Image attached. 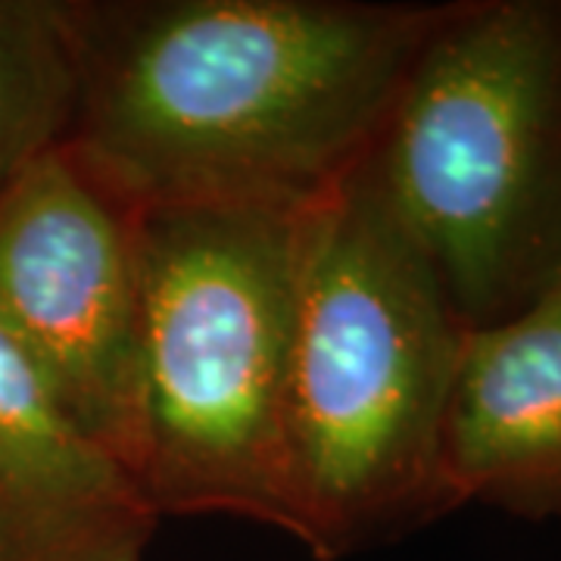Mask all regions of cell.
I'll use <instances>...</instances> for the list:
<instances>
[{"label":"cell","mask_w":561,"mask_h":561,"mask_svg":"<svg viewBox=\"0 0 561 561\" xmlns=\"http://www.w3.org/2000/svg\"><path fill=\"white\" fill-rule=\"evenodd\" d=\"M66 144L140 206L319 201L371 157L443 3L69 0Z\"/></svg>","instance_id":"6da1fadb"},{"label":"cell","mask_w":561,"mask_h":561,"mask_svg":"<svg viewBox=\"0 0 561 561\" xmlns=\"http://www.w3.org/2000/svg\"><path fill=\"white\" fill-rule=\"evenodd\" d=\"M365 162L312 203L302 250L287 461L294 540L316 561L459 508L440 427L465 328Z\"/></svg>","instance_id":"7a4b0ae2"},{"label":"cell","mask_w":561,"mask_h":561,"mask_svg":"<svg viewBox=\"0 0 561 561\" xmlns=\"http://www.w3.org/2000/svg\"><path fill=\"white\" fill-rule=\"evenodd\" d=\"M312 203L140 206L138 478L160 518L297 534L287 397Z\"/></svg>","instance_id":"3957f363"},{"label":"cell","mask_w":561,"mask_h":561,"mask_svg":"<svg viewBox=\"0 0 561 561\" xmlns=\"http://www.w3.org/2000/svg\"><path fill=\"white\" fill-rule=\"evenodd\" d=\"M465 331L561 294V0H449L368 157Z\"/></svg>","instance_id":"277c9868"},{"label":"cell","mask_w":561,"mask_h":561,"mask_svg":"<svg viewBox=\"0 0 561 561\" xmlns=\"http://www.w3.org/2000/svg\"><path fill=\"white\" fill-rule=\"evenodd\" d=\"M0 331L138 471L140 203L66 140L0 197Z\"/></svg>","instance_id":"5b68a950"},{"label":"cell","mask_w":561,"mask_h":561,"mask_svg":"<svg viewBox=\"0 0 561 561\" xmlns=\"http://www.w3.org/2000/svg\"><path fill=\"white\" fill-rule=\"evenodd\" d=\"M160 515L0 331V561H144Z\"/></svg>","instance_id":"8992f818"},{"label":"cell","mask_w":561,"mask_h":561,"mask_svg":"<svg viewBox=\"0 0 561 561\" xmlns=\"http://www.w3.org/2000/svg\"><path fill=\"white\" fill-rule=\"evenodd\" d=\"M456 505L561 522V294L465 331L440 427Z\"/></svg>","instance_id":"52a82bcc"},{"label":"cell","mask_w":561,"mask_h":561,"mask_svg":"<svg viewBox=\"0 0 561 561\" xmlns=\"http://www.w3.org/2000/svg\"><path fill=\"white\" fill-rule=\"evenodd\" d=\"M79 41L69 0H0V197L72 131Z\"/></svg>","instance_id":"ba28073f"}]
</instances>
